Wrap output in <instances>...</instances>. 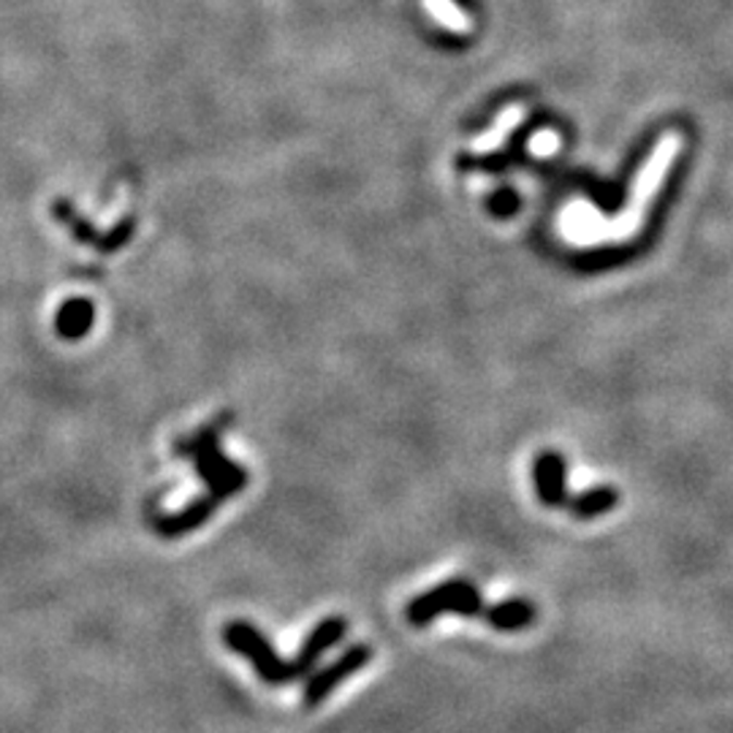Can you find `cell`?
I'll list each match as a JSON object with an SVG mask.
<instances>
[{
  "label": "cell",
  "mask_w": 733,
  "mask_h": 733,
  "mask_svg": "<svg viewBox=\"0 0 733 733\" xmlns=\"http://www.w3.org/2000/svg\"><path fill=\"white\" fill-rule=\"evenodd\" d=\"M177 454L194 459L196 470H199L201 481L210 489L212 500L223 502L228 497L239 495V492L248 486V473L239 468L237 462H232L228 457H223V451L218 448V430L207 426L199 435L190 437V440L177 443Z\"/></svg>",
  "instance_id": "obj_1"
},
{
  "label": "cell",
  "mask_w": 733,
  "mask_h": 733,
  "mask_svg": "<svg viewBox=\"0 0 733 733\" xmlns=\"http://www.w3.org/2000/svg\"><path fill=\"white\" fill-rule=\"evenodd\" d=\"M484 595L475 587V582H470V579H448V582H440L437 587L415 595L408 604L405 617H408L410 625L424 628L435 622L440 614L479 617L484 614Z\"/></svg>",
  "instance_id": "obj_2"
},
{
  "label": "cell",
  "mask_w": 733,
  "mask_h": 733,
  "mask_svg": "<svg viewBox=\"0 0 733 733\" xmlns=\"http://www.w3.org/2000/svg\"><path fill=\"white\" fill-rule=\"evenodd\" d=\"M223 642H226V647H232L234 653L243 655V658L256 669L259 680L266 682V685H288V682L302 680L297 666H294V660L286 663V660L277 658L275 647H272V644L264 638V633H261L256 625H250V622L239 620L228 622V625L223 628Z\"/></svg>",
  "instance_id": "obj_3"
},
{
  "label": "cell",
  "mask_w": 733,
  "mask_h": 733,
  "mask_svg": "<svg viewBox=\"0 0 733 733\" xmlns=\"http://www.w3.org/2000/svg\"><path fill=\"white\" fill-rule=\"evenodd\" d=\"M370 660H372L370 644H353V647H348L340 658L332 660L330 666L315 669L313 674H310L308 685H305V696H302L305 707L313 709V707H319V704H324L326 698H330L332 693L343 685V682L351 680L353 674H359V671H362Z\"/></svg>",
  "instance_id": "obj_4"
},
{
  "label": "cell",
  "mask_w": 733,
  "mask_h": 733,
  "mask_svg": "<svg viewBox=\"0 0 733 733\" xmlns=\"http://www.w3.org/2000/svg\"><path fill=\"white\" fill-rule=\"evenodd\" d=\"M533 486L544 508L568 506V464L562 451L544 448L533 462Z\"/></svg>",
  "instance_id": "obj_5"
},
{
  "label": "cell",
  "mask_w": 733,
  "mask_h": 733,
  "mask_svg": "<svg viewBox=\"0 0 733 733\" xmlns=\"http://www.w3.org/2000/svg\"><path fill=\"white\" fill-rule=\"evenodd\" d=\"M218 506H221V502L212 500L210 495L199 497V500H194L190 506H185L183 511L172 513V517L158 519L156 533L163 535V538H183V535L204 527V524L212 519V513L218 511Z\"/></svg>",
  "instance_id": "obj_6"
},
{
  "label": "cell",
  "mask_w": 733,
  "mask_h": 733,
  "mask_svg": "<svg viewBox=\"0 0 733 733\" xmlns=\"http://www.w3.org/2000/svg\"><path fill=\"white\" fill-rule=\"evenodd\" d=\"M484 620L497 633H519L535 622V606L527 598H506L486 606Z\"/></svg>",
  "instance_id": "obj_7"
},
{
  "label": "cell",
  "mask_w": 733,
  "mask_h": 733,
  "mask_svg": "<svg viewBox=\"0 0 733 733\" xmlns=\"http://www.w3.org/2000/svg\"><path fill=\"white\" fill-rule=\"evenodd\" d=\"M92 324H96V308L85 297L65 299L58 315H54V330L63 340H82V337L90 335Z\"/></svg>",
  "instance_id": "obj_8"
},
{
  "label": "cell",
  "mask_w": 733,
  "mask_h": 733,
  "mask_svg": "<svg viewBox=\"0 0 733 733\" xmlns=\"http://www.w3.org/2000/svg\"><path fill=\"white\" fill-rule=\"evenodd\" d=\"M620 506V492L609 484L593 486V489H584L579 495L568 497V513L579 522H589V519H598L611 513Z\"/></svg>",
  "instance_id": "obj_9"
},
{
  "label": "cell",
  "mask_w": 733,
  "mask_h": 733,
  "mask_svg": "<svg viewBox=\"0 0 733 733\" xmlns=\"http://www.w3.org/2000/svg\"><path fill=\"white\" fill-rule=\"evenodd\" d=\"M426 5H430V9L435 11L443 22H446V25L457 27V30H464V27H468V22L462 20V14H459V11L454 9L448 0H426Z\"/></svg>",
  "instance_id": "obj_10"
},
{
  "label": "cell",
  "mask_w": 733,
  "mask_h": 733,
  "mask_svg": "<svg viewBox=\"0 0 733 733\" xmlns=\"http://www.w3.org/2000/svg\"><path fill=\"white\" fill-rule=\"evenodd\" d=\"M517 207H519V199H517V194H511V190H500V194L489 201V210L500 218L511 215Z\"/></svg>",
  "instance_id": "obj_11"
}]
</instances>
